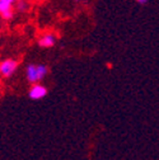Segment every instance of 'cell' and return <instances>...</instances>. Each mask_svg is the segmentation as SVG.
Returning <instances> with one entry per match:
<instances>
[{
    "mask_svg": "<svg viewBox=\"0 0 159 160\" xmlns=\"http://www.w3.org/2000/svg\"><path fill=\"white\" fill-rule=\"evenodd\" d=\"M17 9L19 12H24L27 9V3H24L23 0H18L17 2Z\"/></svg>",
    "mask_w": 159,
    "mask_h": 160,
    "instance_id": "7",
    "label": "cell"
},
{
    "mask_svg": "<svg viewBox=\"0 0 159 160\" xmlns=\"http://www.w3.org/2000/svg\"><path fill=\"white\" fill-rule=\"evenodd\" d=\"M17 68H18V62L15 60H12V58L4 60L3 62H0V74L3 76H10L15 72Z\"/></svg>",
    "mask_w": 159,
    "mask_h": 160,
    "instance_id": "1",
    "label": "cell"
},
{
    "mask_svg": "<svg viewBox=\"0 0 159 160\" xmlns=\"http://www.w3.org/2000/svg\"><path fill=\"white\" fill-rule=\"evenodd\" d=\"M27 79L29 83H37L38 82V78H37V69L36 65H28L27 66Z\"/></svg>",
    "mask_w": 159,
    "mask_h": 160,
    "instance_id": "5",
    "label": "cell"
},
{
    "mask_svg": "<svg viewBox=\"0 0 159 160\" xmlns=\"http://www.w3.org/2000/svg\"><path fill=\"white\" fill-rule=\"evenodd\" d=\"M36 69H37V78H38V82L42 80L46 74H47V68L46 65H36Z\"/></svg>",
    "mask_w": 159,
    "mask_h": 160,
    "instance_id": "6",
    "label": "cell"
},
{
    "mask_svg": "<svg viewBox=\"0 0 159 160\" xmlns=\"http://www.w3.org/2000/svg\"><path fill=\"white\" fill-rule=\"evenodd\" d=\"M56 42V37L52 34V33H46L45 36H42L39 38V46L41 47H51L54 46Z\"/></svg>",
    "mask_w": 159,
    "mask_h": 160,
    "instance_id": "4",
    "label": "cell"
},
{
    "mask_svg": "<svg viewBox=\"0 0 159 160\" xmlns=\"http://www.w3.org/2000/svg\"><path fill=\"white\" fill-rule=\"evenodd\" d=\"M136 2L139 4H145V3H148V0H136Z\"/></svg>",
    "mask_w": 159,
    "mask_h": 160,
    "instance_id": "8",
    "label": "cell"
},
{
    "mask_svg": "<svg viewBox=\"0 0 159 160\" xmlns=\"http://www.w3.org/2000/svg\"><path fill=\"white\" fill-rule=\"evenodd\" d=\"M18 0H0V14L4 19H10L13 17V4Z\"/></svg>",
    "mask_w": 159,
    "mask_h": 160,
    "instance_id": "2",
    "label": "cell"
},
{
    "mask_svg": "<svg viewBox=\"0 0 159 160\" xmlns=\"http://www.w3.org/2000/svg\"><path fill=\"white\" fill-rule=\"evenodd\" d=\"M28 94L31 99H41L47 94V89L41 84H33Z\"/></svg>",
    "mask_w": 159,
    "mask_h": 160,
    "instance_id": "3",
    "label": "cell"
}]
</instances>
